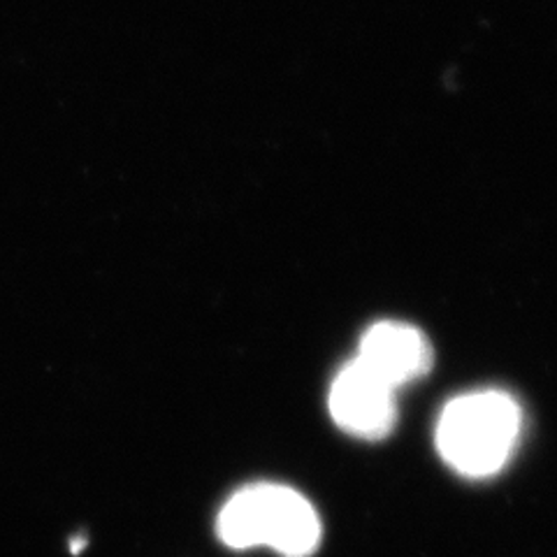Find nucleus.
<instances>
[{
    "instance_id": "1",
    "label": "nucleus",
    "mask_w": 557,
    "mask_h": 557,
    "mask_svg": "<svg viewBox=\"0 0 557 557\" xmlns=\"http://www.w3.org/2000/svg\"><path fill=\"white\" fill-rule=\"evenodd\" d=\"M216 530L231 548L270 546L286 557H307L321 542L317 509L298 491L274 483H256L233 495Z\"/></svg>"
},
{
    "instance_id": "2",
    "label": "nucleus",
    "mask_w": 557,
    "mask_h": 557,
    "mask_svg": "<svg viewBox=\"0 0 557 557\" xmlns=\"http://www.w3.org/2000/svg\"><path fill=\"white\" fill-rule=\"evenodd\" d=\"M520 434V409L509 395L481 391L462 395L442 411L437 448L456 472L483 479L507 465Z\"/></svg>"
},
{
    "instance_id": "3",
    "label": "nucleus",
    "mask_w": 557,
    "mask_h": 557,
    "mask_svg": "<svg viewBox=\"0 0 557 557\" xmlns=\"http://www.w3.org/2000/svg\"><path fill=\"white\" fill-rule=\"evenodd\" d=\"M330 413L342 430L360 440H383L395 425V388L354 360L333 383Z\"/></svg>"
},
{
    "instance_id": "4",
    "label": "nucleus",
    "mask_w": 557,
    "mask_h": 557,
    "mask_svg": "<svg viewBox=\"0 0 557 557\" xmlns=\"http://www.w3.org/2000/svg\"><path fill=\"white\" fill-rule=\"evenodd\" d=\"M356 360L391 388H399L430 372L432 346L413 325L381 321L364 333Z\"/></svg>"
}]
</instances>
